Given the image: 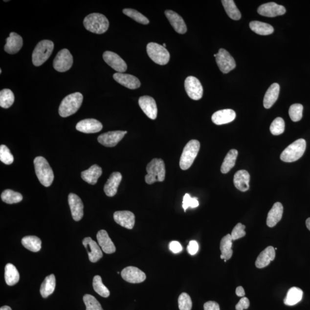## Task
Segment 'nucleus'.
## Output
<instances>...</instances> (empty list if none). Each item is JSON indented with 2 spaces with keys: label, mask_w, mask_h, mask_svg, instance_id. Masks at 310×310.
<instances>
[{
  "label": "nucleus",
  "mask_w": 310,
  "mask_h": 310,
  "mask_svg": "<svg viewBox=\"0 0 310 310\" xmlns=\"http://www.w3.org/2000/svg\"><path fill=\"white\" fill-rule=\"evenodd\" d=\"M36 176L45 187L50 186L54 179L53 171L47 160L42 156H38L34 161Z\"/></svg>",
  "instance_id": "obj_1"
},
{
  "label": "nucleus",
  "mask_w": 310,
  "mask_h": 310,
  "mask_svg": "<svg viewBox=\"0 0 310 310\" xmlns=\"http://www.w3.org/2000/svg\"><path fill=\"white\" fill-rule=\"evenodd\" d=\"M83 99V95L79 92L67 95L59 106V115L62 117H67L75 113L81 107Z\"/></svg>",
  "instance_id": "obj_2"
},
{
  "label": "nucleus",
  "mask_w": 310,
  "mask_h": 310,
  "mask_svg": "<svg viewBox=\"0 0 310 310\" xmlns=\"http://www.w3.org/2000/svg\"><path fill=\"white\" fill-rule=\"evenodd\" d=\"M84 25L88 31L96 34H102L107 31L110 22L104 15L94 13L85 18Z\"/></svg>",
  "instance_id": "obj_3"
},
{
  "label": "nucleus",
  "mask_w": 310,
  "mask_h": 310,
  "mask_svg": "<svg viewBox=\"0 0 310 310\" xmlns=\"http://www.w3.org/2000/svg\"><path fill=\"white\" fill-rule=\"evenodd\" d=\"M147 175L145 180L148 184L156 182H163L166 176V169L164 161L161 159H154L147 166Z\"/></svg>",
  "instance_id": "obj_4"
},
{
  "label": "nucleus",
  "mask_w": 310,
  "mask_h": 310,
  "mask_svg": "<svg viewBox=\"0 0 310 310\" xmlns=\"http://www.w3.org/2000/svg\"><path fill=\"white\" fill-rule=\"evenodd\" d=\"M54 48V43L51 41L44 40L39 42L33 51V64L36 67L44 64L50 57Z\"/></svg>",
  "instance_id": "obj_5"
},
{
  "label": "nucleus",
  "mask_w": 310,
  "mask_h": 310,
  "mask_svg": "<svg viewBox=\"0 0 310 310\" xmlns=\"http://www.w3.org/2000/svg\"><path fill=\"white\" fill-rule=\"evenodd\" d=\"M306 142L303 138L297 140L290 144L280 155V159L285 162L291 163L298 160L304 154Z\"/></svg>",
  "instance_id": "obj_6"
},
{
  "label": "nucleus",
  "mask_w": 310,
  "mask_h": 310,
  "mask_svg": "<svg viewBox=\"0 0 310 310\" xmlns=\"http://www.w3.org/2000/svg\"><path fill=\"white\" fill-rule=\"evenodd\" d=\"M200 149V143L197 140H191L184 147L180 159V167L187 170L192 166Z\"/></svg>",
  "instance_id": "obj_7"
},
{
  "label": "nucleus",
  "mask_w": 310,
  "mask_h": 310,
  "mask_svg": "<svg viewBox=\"0 0 310 310\" xmlns=\"http://www.w3.org/2000/svg\"><path fill=\"white\" fill-rule=\"evenodd\" d=\"M147 52L149 57L155 64L160 65H165L170 61V55L167 49L163 45L150 43L147 46Z\"/></svg>",
  "instance_id": "obj_8"
},
{
  "label": "nucleus",
  "mask_w": 310,
  "mask_h": 310,
  "mask_svg": "<svg viewBox=\"0 0 310 310\" xmlns=\"http://www.w3.org/2000/svg\"><path fill=\"white\" fill-rule=\"evenodd\" d=\"M73 64V58L67 49H63L56 56L53 62L55 70L58 72L67 71L71 68Z\"/></svg>",
  "instance_id": "obj_9"
},
{
  "label": "nucleus",
  "mask_w": 310,
  "mask_h": 310,
  "mask_svg": "<svg viewBox=\"0 0 310 310\" xmlns=\"http://www.w3.org/2000/svg\"><path fill=\"white\" fill-rule=\"evenodd\" d=\"M216 59L218 66L224 74L229 73L236 66L235 59L225 49H220Z\"/></svg>",
  "instance_id": "obj_10"
},
{
  "label": "nucleus",
  "mask_w": 310,
  "mask_h": 310,
  "mask_svg": "<svg viewBox=\"0 0 310 310\" xmlns=\"http://www.w3.org/2000/svg\"><path fill=\"white\" fill-rule=\"evenodd\" d=\"M184 87L187 94L194 100H199L203 96V87L196 77L190 76L184 82Z\"/></svg>",
  "instance_id": "obj_11"
},
{
  "label": "nucleus",
  "mask_w": 310,
  "mask_h": 310,
  "mask_svg": "<svg viewBox=\"0 0 310 310\" xmlns=\"http://www.w3.org/2000/svg\"><path fill=\"white\" fill-rule=\"evenodd\" d=\"M127 131H111L100 135L98 141L101 144L107 147H113L123 139Z\"/></svg>",
  "instance_id": "obj_12"
},
{
  "label": "nucleus",
  "mask_w": 310,
  "mask_h": 310,
  "mask_svg": "<svg viewBox=\"0 0 310 310\" xmlns=\"http://www.w3.org/2000/svg\"><path fill=\"white\" fill-rule=\"evenodd\" d=\"M103 59L105 62L114 70L123 73L127 70L126 63L119 55L111 51H105L103 54Z\"/></svg>",
  "instance_id": "obj_13"
},
{
  "label": "nucleus",
  "mask_w": 310,
  "mask_h": 310,
  "mask_svg": "<svg viewBox=\"0 0 310 310\" xmlns=\"http://www.w3.org/2000/svg\"><path fill=\"white\" fill-rule=\"evenodd\" d=\"M121 277L130 283H140L146 279V273L134 266H128L122 270Z\"/></svg>",
  "instance_id": "obj_14"
},
{
  "label": "nucleus",
  "mask_w": 310,
  "mask_h": 310,
  "mask_svg": "<svg viewBox=\"0 0 310 310\" xmlns=\"http://www.w3.org/2000/svg\"><path fill=\"white\" fill-rule=\"evenodd\" d=\"M257 12L266 17L274 18L285 15L286 10L283 6L277 4L275 2H268L260 6Z\"/></svg>",
  "instance_id": "obj_15"
},
{
  "label": "nucleus",
  "mask_w": 310,
  "mask_h": 310,
  "mask_svg": "<svg viewBox=\"0 0 310 310\" xmlns=\"http://www.w3.org/2000/svg\"><path fill=\"white\" fill-rule=\"evenodd\" d=\"M138 104L148 117L152 120L156 119L157 115V108L156 102L153 97L148 95L141 97L138 100Z\"/></svg>",
  "instance_id": "obj_16"
},
{
  "label": "nucleus",
  "mask_w": 310,
  "mask_h": 310,
  "mask_svg": "<svg viewBox=\"0 0 310 310\" xmlns=\"http://www.w3.org/2000/svg\"><path fill=\"white\" fill-rule=\"evenodd\" d=\"M68 201L72 218L75 221H79L84 216V204L81 199L76 194L71 193L69 194Z\"/></svg>",
  "instance_id": "obj_17"
},
{
  "label": "nucleus",
  "mask_w": 310,
  "mask_h": 310,
  "mask_svg": "<svg viewBox=\"0 0 310 310\" xmlns=\"http://www.w3.org/2000/svg\"><path fill=\"white\" fill-rule=\"evenodd\" d=\"M82 244L89 255V260L92 263H96L103 257V253L96 242L90 237H87L82 241Z\"/></svg>",
  "instance_id": "obj_18"
},
{
  "label": "nucleus",
  "mask_w": 310,
  "mask_h": 310,
  "mask_svg": "<svg viewBox=\"0 0 310 310\" xmlns=\"http://www.w3.org/2000/svg\"><path fill=\"white\" fill-rule=\"evenodd\" d=\"M102 124L100 121L94 118H88L82 120L76 125V129L78 131L85 133H94L102 130Z\"/></svg>",
  "instance_id": "obj_19"
},
{
  "label": "nucleus",
  "mask_w": 310,
  "mask_h": 310,
  "mask_svg": "<svg viewBox=\"0 0 310 310\" xmlns=\"http://www.w3.org/2000/svg\"><path fill=\"white\" fill-rule=\"evenodd\" d=\"M115 222L127 228L133 229L135 223V216L130 211H118L113 215Z\"/></svg>",
  "instance_id": "obj_20"
},
{
  "label": "nucleus",
  "mask_w": 310,
  "mask_h": 310,
  "mask_svg": "<svg viewBox=\"0 0 310 310\" xmlns=\"http://www.w3.org/2000/svg\"><path fill=\"white\" fill-rule=\"evenodd\" d=\"M171 25L178 34H184L187 32V26L181 16L171 10H167L164 12Z\"/></svg>",
  "instance_id": "obj_21"
},
{
  "label": "nucleus",
  "mask_w": 310,
  "mask_h": 310,
  "mask_svg": "<svg viewBox=\"0 0 310 310\" xmlns=\"http://www.w3.org/2000/svg\"><path fill=\"white\" fill-rule=\"evenodd\" d=\"M113 78L118 84L132 90L138 89L141 86L139 80L133 75L117 72L113 75Z\"/></svg>",
  "instance_id": "obj_22"
},
{
  "label": "nucleus",
  "mask_w": 310,
  "mask_h": 310,
  "mask_svg": "<svg viewBox=\"0 0 310 310\" xmlns=\"http://www.w3.org/2000/svg\"><path fill=\"white\" fill-rule=\"evenodd\" d=\"M6 41L4 50L9 54L18 53L22 47V38L15 32H11Z\"/></svg>",
  "instance_id": "obj_23"
},
{
  "label": "nucleus",
  "mask_w": 310,
  "mask_h": 310,
  "mask_svg": "<svg viewBox=\"0 0 310 310\" xmlns=\"http://www.w3.org/2000/svg\"><path fill=\"white\" fill-rule=\"evenodd\" d=\"M122 175L118 172H114L111 175L106 184H105L104 191L108 197H112L117 194L118 187L122 180Z\"/></svg>",
  "instance_id": "obj_24"
},
{
  "label": "nucleus",
  "mask_w": 310,
  "mask_h": 310,
  "mask_svg": "<svg viewBox=\"0 0 310 310\" xmlns=\"http://www.w3.org/2000/svg\"><path fill=\"white\" fill-rule=\"evenodd\" d=\"M236 117V112L232 110H223L214 113L212 117L213 123L220 125L231 123L235 120Z\"/></svg>",
  "instance_id": "obj_25"
},
{
  "label": "nucleus",
  "mask_w": 310,
  "mask_h": 310,
  "mask_svg": "<svg viewBox=\"0 0 310 310\" xmlns=\"http://www.w3.org/2000/svg\"><path fill=\"white\" fill-rule=\"evenodd\" d=\"M97 239L99 245L104 252L107 254H111L115 252V246L112 242L106 230H101L97 235Z\"/></svg>",
  "instance_id": "obj_26"
},
{
  "label": "nucleus",
  "mask_w": 310,
  "mask_h": 310,
  "mask_svg": "<svg viewBox=\"0 0 310 310\" xmlns=\"http://www.w3.org/2000/svg\"><path fill=\"white\" fill-rule=\"evenodd\" d=\"M275 249L273 246H268L257 257L255 265L257 268H263L268 266L275 259Z\"/></svg>",
  "instance_id": "obj_27"
},
{
  "label": "nucleus",
  "mask_w": 310,
  "mask_h": 310,
  "mask_svg": "<svg viewBox=\"0 0 310 310\" xmlns=\"http://www.w3.org/2000/svg\"><path fill=\"white\" fill-rule=\"evenodd\" d=\"M250 175L246 170L237 171L234 176L233 182L235 187L242 192L249 189Z\"/></svg>",
  "instance_id": "obj_28"
},
{
  "label": "nucleus",
  "mask_w": 310,
  "mask_h": 310,
  "mask_svg": "<svg viewBox=\"0 0 310 310\" xmlns=\"http://www.w3.org/2000/svg\"><path fill=\"white\" fill-rule=\"evenodd\" d=\"M283 213V206L280 202L273 204L266 219V225L270 227H274L281 220Z\"/></svg>",
  "instance_id": "obj_29"
},
{
  "label": "nucleus",
  "mask_w": 310,
  "mask_h": 310,
  "mask_svg": "<svg viewBox=\"0 0 310 310\" xmlns=\"http://www.w3.org/2000/svg\"><path fill=\"white\" fill-rule=\"evenodd\" d=\"M102 170L100 166L97 164L93 165L87 170L82 172V179L87 183L94 185L97 183L99 177L101 176Z\"/></svg>",
  "instance_id": "obj_30"
},
{
  "label": "nucleus",
  "mask_w": 310,
  "mask_h": 310,
  "mask_svg": "<svg viewBox=\"0 0 310 310\" xmlns=\"http://www.w3.org/2000/svg\"><path fill=\"white\" fill-rule=\"evenodd\" d=\"M280 92V86L275 83L270 86L264 98V107L266 109L271 108L278 100Z\"/></svg>",
  "instance_id": "obj_31"
},
{
  "label": "nucleus",
  "mask_w": 310,
  "mask_h": 310,
  "mask_svg": "<svg viewBox=\"0 0 310 310\" xmlns=\"http://www.w3.org/2000/svg\"><path fill=\"white\" fill-rule=\"evenodd\" d=\"M232 236L230 234L223 237L220 243V250L221 251V259L228 260L233 255Z\"/></svg>",
  "instance_id": "obj_32"
},
{
  "label": "nucleus",
  "mask_w": 310,
  "mask_h": 310,
  "mask_svg": "<svg viewBox=\"0 0 310 310\" xmlns=\"http://www.w3.org/2000/svg\"><path fill=\"white\" fill-rule=\"evenodd\" d=\"M303 292L301 288L293 287L289 289L285 299L284 303L287 306H293L302 301Z\"/></svg>",
  "instance_id": "obj_33"
},
{
  "label": "nucleus",
  "mask_w": 310,
  "mask_h": 310,
  "mask_svg": "<svg viewBox=\"0 0 310 310\" xmlns=\"http://www.w3.org/2000/svg\"><path fill=\"white\" fill-rule=\"evenodd\" d=\"M56 279L54 275L51 274L45 278L41 287V294L43 298H46L54 292Z\"/></svg>",
  "instance_id": "obj_34"
},
{
  "label": "nucleus",
  "mask_w": 310,
  "mask_h": 310,
  "mask_svg": "<svg viewBox=\"0 0 310 310\" xmlns=\"http://www.w3.org/2000/svg\"><path fill=\"white\" fill-rule=\"evenodd\" d=\"M4 277L6 283L10 286L16 285L20 279L18 269L11 263L7 264L5 266Z\"/></svg>",
  "instance_id": "obj_35"
},
{
  "label": "nucleus",
  "mask_w": 310,
  "mask_h": 310,
  "mask_svg": "<svg viewBox=\"0 0 310 310\" xmlns=\"http://www.w3.org/2000/svg\"><path fill=\"white\" fill-rule=\"evenodd\" d=\"M249 27L252 31L260 35H269L274 31L272 25L259 21L250 22Z\"/></svg>",
  "instance_id": "obj_36"
},
{
  "label": "nucleus",
  "mask_w": 310,
  "mask_h": 310,
  "mask_svg": "<svg viewBox=\"0 0 310 310\" xmlns=\"http://www.w3.org/2000/svg\"><path fill=\"white\" fill-rule=\"evenodd\" d=\"M22 245L33 252H38L41 249L42 242L39 237L29 236L23 237L22 240Z\"/></svg>",
  "instance_id": "obj_37"
},
{
  "label": "nucleus",
  "mask_w": 310,
  "mask_h": 310,
  "mask_svg": "<svg viewBox=\"0 0 310 310\" xmlns=\"http://www.w3.org/2000/svg\"><path fill=\"white\" fill-rule=\"evenodd\" d=\"M238 154V151L235 149L230 150L227 153L225 159H224L221 168V171L222 174L228 173L231 169L235 166Z\"/></svg>",
  "instance_id": "obj_38"
},
{
  "label": "nucleus",
  "mask_w": 310,
  "mask_h": 310,
  "mask_svg": "<svg viewBox=\"0 0 310 310\" xmlns=\"http://www.w3.org/2000/svg\"><path fill=\"white\" fill-rule=\"evenodd\" d=\"M221 2L227 15L230 19L239 21L242 18V14L237 8L235 1L233 0H222Z\"/></svg>",
  "instance_id": "obj_39"
},
{
  "label": "nucleus",
  "mask_w": 310,
  "mask_h": 310,
  "mask_svg": "<svg viewBox=\"0 0 310 310\" xmlns=\"http://www.w3.org/2000/svg\"><path fill=\"white\" fill-rule=\"evenodd\" d=\"M15 95L9 89H5L0 91V106L4 109H8L14 104Z\"/></svg>",
  "instance_id": "obj_40"
},
{
  "label": "nucleus",
  "mask_w": 310,
  "mask_h": 310,
  "mask_svg": "<svg viewBox=\"0 0 310 310\" xmlns=\"http://www.w3.org/2000/svg\"><path fill=\"white\" fill-rule=\"evenodd\" d=\"M1 198L3 202L8 204L17 203L22 200V196L21 193L9 189L3 191Z\"/></svg>",
  "instance_id": "obj_41"
},
{
  "label": "nucleus",
  "mask_w": 310,
  "mask_h": 310,
  "mask_svg": "<svg viewBox=\"0 0 310 310\" xmlns=\"http://www.w3.org/2000/svg\"><path fill=\"white\" fill-rule=\"evenodd\" d=\"M93 286L94 291L98 294L104 297V298H108L110 295V291L102 283L101 277L99 275L94 276L93 282Z\"/></svg>",
  "instance_id": "obj_42"
},
{
  "label": "nucleus",
  "mask_w": 310,
  "mask_h": 310,
  "mask_svg": "<svg viewBox=\"0 0 310 310\" xmlns=\"http://www.w3.org/2000/svg\"><path fill=\"white\" fill-rule=\"evenodd\" d=\"M123 12L125 15L133 19L134 21L140 23V24L147 25L150 23L149 20L141 13L137 11L136 10L127 8L124 9Z\"/></svg>",
  "instance_id": "obj_43"
},
{
  "label": "nucleus",
  "mask_w": 310,
  "mask_h": 310,
  "mask_svg": "<svg viewBox=\"0 0 310 310\" xmlns=\"http://www.w3.org/2000/svg\"><path fill=\"white\" fill-rule=\"evenodd\" d=\"M285 130V121L281 117L276 118L270 126V133L275 136L282 134Z\"/></svg>",
  "instance_id": "obj_44"
},
{
  "label": "nucleus",
  "mask_w": 310,
  "mask_h": 310,
  "mask_svg": "<svg viewBox=\"0 0 310 310\" xmlns=\"http://www.w3.org/2000/svg\"><path fill=\"white\" fill-rule=\"evenodd\" d=\"M303 105L300 104H293L289 109L290 118L293 122H298L302 119L303 116Z\"/></svg>",
  "instance_id": "obj_45"
},
{
  "label": "nucleus",
  "mask_w": 310,
  "mask_h": 310,
  "mask_svg": "<svg viewBox=\"0 0 310 310\" xmlns=\"http://www.w3.org/2000/svg\"><path fill=\"white\" fill-rule=\"evenodd\" d=\"M84 302L87 310H104L102 306L94 296L86 294L84 296Z\"/></svg>",
  "instance_id": "obj_46"
},
{
  "label": "nucleus",
  "mask_w": 310,
  "mask_h": 310,
  "mask_svg": "<svg viewBox=\"0 0 310 310\" xmlns=\"http://www.w3.org/2000/svg\"><path fill=\"white\" fill-rule=\"evenodd\" d=\"M0 160L7 165L11 164L14 162V156L9 148L5 145H1L0 146Z\"/></svg>",
  "instance_id": "obj_47"
},
{
  "label": "nucleus",
  "mask_w": 310,
  "mask_h": 310,
  "mask_svg": "<svg viewBox=\"0 0 310 310\" xmlns=\"http://www.w3.org/2000/svg\"><path fill=\"white\" fill-rule=\"evenodd\" d=\"M178 305L180 310H191L193 303L190 296L187 293H181L178 299Z\"/></svg>",
  "instance_id": "obj_48"
},
{
  "label": "nucleus",
  "mask_w": 310,
  "mask_h": 310,
  "mask_svg": "<svg viewBox=\"0 0 310 310\" xmlns=\"http://www.w3.org/2000/svg\"><path fill=\"white\" fill-rule=\"evenodd\" d=\"M199 206V202L197 198H191L189 194H186L183 197L182 207L184 212H186V210L189 207L191 208H196Z\"/></svg>",
  "instance_id": "obj_49"
},
{
  "label": "nucleus",
  "mask_w": 310,
  "mask_h": 310,
  "mask_svg": "<svg viewBox=\"0 0 310 310\" xmlns=\"http://www.w3.org/2000/svg\"><path fill=\"white\" fill-rule=\"evenodd\" d=\"M245 229V225H243L241 223H237L236 226L234 227L232 233L230 234L233 241L238 240L245 236L246 235Z\"/></svg>",
  "instance_id": "obj_50"
},
{
  "label": "nucleus",
  "mask_w": 310,
  "mask_h": 310,
  "mask_svg": "<svg viewBox=\"0 0 310 310\" xmlns=\"http://www.w3.org/2000/svg\"><path fill=\"white\" fill-rule=\"evenodd\" d=\"M187 251L191 255H195L199 251V244L195 240L191 241L189 245L187 246Z\"/></svg>",
  "instance_id": "obj_51"
},
{
  "label": "nucleus",
  "mask_w": 310,
  "mask_h": 310,
  "mask_svg": "<svg viewBox=\"0 0 310 310\" xmlns=\"http://www.w3.org/2000/svg\"><path fill=\"white\" fill-rule=\"evenodd\" d=\"M250 305L249 299L246 297H243L236 306V310H244L248 309Z\"/></svg>",
  "instance_id": "obj_52"
},
{
  "label": "nucleus",
  "mask_w": 310,
  "mask_h": 310,
  "mask_svg": "<svg viewBox=\"0 0 310 310\" xmlns=\"http://www.w3.org/2000/svg\"><path fill=\"white\" fill-rule=\"evenodd\" d=\"M169 249L174 253H178L182 251L183 247L179 242L174 241L170 243Z\"/></svg>",
  "instance_id": "obj_53"
},
{
  "label": "nucleus",
  "mask_w": 310,
  "mask_h": 310,
  "mask_svg": "<svg viewBox=\"0 0 310 310\" xmlns=\"http://www.w3.org/2000/svg\"><path fill=\"white\" fill-rule=\"evenodd\" d=\"M204 310H220V308L217 302L209 301L204 303Z\"/></svg>",
  "instance_id": "obj_54"
},
{
  "label": "nucleus",
  "mask_w": 310,
  "mask_h": 310,
  "mask_svg": "<svg viewBox=\"0 0 310 310\" xmlns=\"http://www.w3.org/2000/svg\"><path fill=\"white\" fill-rule=\"evenodd\" d=\"M236 295L240 297H244L245 295V291L242 286H239L236 290Z\"/></svg>",
  "instance_id": "obj_55"
},
{
  "label": "nucleus",
  "mask_w": 310,
  "mask_h": 310,
  "mask_svg": "<svg viewBox=\"0 0 310 310\" xmlns=\"http://www.w3.org/2000/svg\"><path fill=\"white\" fill-rule=\"evenodd\" d=\"M306 225L308 229L310 231V218H309L308 219H307L306 221Z\"/></svg>",
  "instance_id": "obj_56"
},
{
  "label": "nucleus",
  "mask_w": 310,
  "mask_h": 310,
  "mask_svg": "<svg viewBox=\"0 0 310 310\" xmlns=\"http://www.w3.org/2000/svg\"><path fill=\"white\" fill-rule=\"evenodd\" d=\"M0 310H12V309L11 308H10V307L5 306L1 307V309H0Z\"/></svg>",
  "instance_id": "obj_57"
},
{
  "label": "nucleus",
  "mask_w": 310,
  "mask_h": 310,
  "mask_svg": "<svg viewBox=\"0 0 310 310\" xmlns=\"http://www.w3.org/2000/svg\"><path fill=\"white\" fill-rule=\"evenodd\" d=\"M163 47H165V48H166V44H163Z\"/></svg>",
  "instance_id": "obj_58"
},
{
  "label": "nucleus",
  "mask_w": 310,
  "mask_h": 310,
  "mask_svg": "<svg viewBox=\"0 0 310 310\" xmlns=\"http://www.w3.org/2000/svg\"><path fill=\"white\" fill-rule=\"evenodd\" d=\"M214 57H215V58H216V57H217V54H214Z\"/></svg>",
  "instance_id": "obj_59"
},
{
  "label": "nucleus",
  "mask_w": 310,
  "mask_h": 310,
  "mask_svg": "<svg viewBox=\"0 0 310 310\" xmlns=\"http://www.w3.org/2000/svg\"><path fill=\"white\" fill-rule=\"evenodd\" d=\"M1 73H2V70H1H1H0V74H1Z\"/></svg>",
  "instance_id": "obj_60"
}]
</instances>
